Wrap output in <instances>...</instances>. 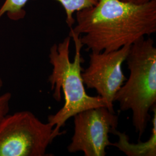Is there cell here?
<instances>
[{"mask_svg":"<svg viewBox=\"0 0 156 156\" xmlns=\"http://www.w3.org/2000/svg\"><path fill=\"white\" fill-rule=\"evenodd\" d=\"M2 86H3V82H2V80L1 78H0V91H1V89L2 87Z\"/></svg>","mask_w":156,"mask_h":156,"instance_id":"obj_12","label":"cell"},{"mask_svg":"<svg viewBox=\"0 0 156 156\" xmlns=\"http://www.w3.org/2000/svg\"><path fill=\"white\" fill-rule=\"evenodd\" d=\"M29 0H5L0 8V17L6 15L14 21L23 19L26 15L24 8Z\"/></svg>","mask_w":156,"mask_h":156,"instance_id":"obj_9","label":"cell"},{"mask_svg":"<svg viewBox=\"0 0 156 156\" xmlns=\"http://www.w3.org/2000/svg\"><path fill=\"white\" fill-rule=\"evenodd\" d=\"M83 45L80 35L70 31L69 36L59 44L53 45L49 55L53 66L48 78L53 97L60 102L63 93L64 104L55 115L49 116L48 123L53 128V136L56 138L66 132H60L67 120L78 113L85 110L105 106L106 101L101 97L90 96L86 93L82 73L84 69L81 64L84 60L81 55Z\"/></svg>","mask_w":156,"mask_h":156,"instance_id":"obj_2","label":"cell"},{"mask_svg":"<svg viewBox=\"0 0 156 156\" xmlns=\"http://www.w3.org/2000/svg\"><path fill=\"white\" fill-rule=\"evenodd\" d=\"M120 1L126 2L134 4H143L149 2L154 0H120Z\"/></svg>","mask_w":156,"mask_h":156,"instance_id":"obj_11","label":"cell"},{"mask_svg":"<svg viewBox=\"0 0 156 156\" xmlns=\"http://www.w3.org/2000/svg\"><path fill=\"white\" fill-rule=\"evenodd\" d=\"M74 134L67 147L71 153L83 152L85 156H106L112 143L109 134L116 129L118 116L105 106L91 108L74 116Z\"/></svg>","mask_w":156,"mask_h":156,"instance_id":"obj_5","label":"cell"},{"mask_svg":"<svg viewBox=\"0 0 156 156\" xmlns=\"http://www.w3.org/2000/svg\"><path fill=\"white\" fill-rule=\"evenodd\" d=\"M64 8L66 15V23L69 28H73L75 23L73 14L84 9L95 5L98 0H55Z\"/></svg>","mask_w":156,"mask_h":156,"instance_id":"obj_8","label":"cell"},{"mask_svg":"<svg viewBox=\"0 0 156 156\" xmlns=\"http://www.w3.org/2000/svg\"><path fill=\"white\" fill-rule=\"evenodd\" d=\"M126 61L129 78L116 93L114 102L122 111L133 112V124L140 139L147 128L149 112L156 103V48L153 39L143 37L130 46Z\"/></svg>","mask_w":156,"mask_h":156,"instance_id":"obj_3","label":"cell"},{"mask_svg":"<svg viewBox=\"0 0 156 156\" xmlns=\"http://www.w3.org/2000/svg\"><path fill=\"white\" fill-rule=\"evenodd\" d=\"M130 46L109 52H91L89 66L82 73L86 87L95 90L98 95L106 101L108 110L113 113L115 96L127 79L122 67Z\"/></svg>","mask_w":156,"mask_h":156,"instance_id":"obj_6","label":"cell"},{"mask_svg":"<svg viewBox=\"0 0 156 156\" xmlns=\"http://www.w3.org/2000/svg\"><path fill=\"white\" fill-rule=\"evenodd\" d=\"M11 97L10 93L0 95V121L9 111Z\"/></svg>","mask_w":156,"mask_h":156,"instance_id":"obj_10","label":"cell"},{"mask_svg":"<svg viewBox=\"0 0 156 156\" xmlns=\"http://www.w3.org/2000/svg\"><path fill=\"white\" fill-rule=\"evenodd\" d=\"M53 128L31 112L6 115L0 121V156H46Z\"/></svg>","mask_w":156,"mask_h":156,"instance_id":"obj_4","label":"cell"},{"mask_svg":"<svg viewBox=\"0 0 156 156\" xmlns=\"http://www.w3.org/2000/svg\"><path fill=\"white\" fill-rule=\"evenodd\" d=\"M154 112L152 119L153 127L151 135L149 140L146 142L139 141L138 144H130L127 135L121 133L116 129H114L111 134L119 136V141L112 143V146L117 147L128 156H156V105L151 109Z\"/></svg>","mask_w":156,"mask_h":156,"instance_id":"obj_7","label":"cell"},{"mask_svg":"<svg viewBox=\"0 0 156 156\" xmlns=\"http://www.w3.org/2000/svg\"><path fill=\"white\" fill-rule=\"evenodd\" d=\"M74 28L86 51L119 50L156 32V0L134 4L120 0H98L95 5L76 12Z\"/></svg>","mask_w":156,"mask_h":156,"instance_id":"obj_1","label":"cell"}]
</instances>
